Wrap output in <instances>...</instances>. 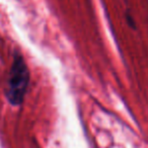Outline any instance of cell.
I'll list each match as a JSON object with an SVG mask.
<instances>
[{
    "instance_id": "obj_1",
    "label": "cell",
    "mask_w": 148,
    "mask_h": 148,
    "mask_svg": "<svg viewBox=\"0 0 148 148\" xmlns=\"http://www.w3.org/2000/svg\"><path fill=\"white\" fill-rule=\"evenodd\" d=\"M29 83V70L23 56L15 54L7 79L6 97L13 106L23 103Z\"/></svg>"
},
{
    "instance_id": "obj_2",
    "label": "cell",
    "mask_w": 148,
    "mask_h": 148,
    "mask_svg": "<svg viewBox=\"0 0 148 148\" xmlns=\"http://www.w3.org/2000/svg\"><path fill=\"white\" fill-rule=\"evenodd\" d=\"M126 19H127V23H128V25H130V27H132V29H135L136 27V25H135V21H134V19H133V17L131 16V14L130 13H126Z\"/></svg>"
}]
</instances>
